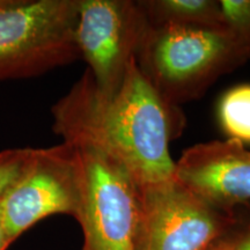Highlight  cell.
Returning <instances> with one entry per match:
<instances>
[{"label":"cell","instance_id":"6da1fadb","mask_svg":"<svg viewBox=\"0 0 250 250\" xmlns=\"http://www.w3.org/2000/svg\"><path fill=\"white\" fill-rule=\"evenodd\" d=\"M52 117L62 142L100 149L143 188L175 179L169 144L180 133L182 115L149 85L136 59L111 94L101 92L86 70L54 105Z\"/></svg>","mask_w":250,"mask_h":250},{"label":"cell","instance_id":"7a4b0ae2","mask_svg":"<svg viewBox=\"0 0 250 250\" xmlns=\"http://www.w3.org/2000/svg\"><path fill=\"white\" fill-rule=\"evenodd\" d=\"M248 62L228 30L149 26L137 66L169 104L198 99L224 74Z\"/></svg>","mask_w":250,"mask_h":250},{"label":"cell","instance_id":"3957f363","mask_svg":"<svg viewBox=\"0 0 250 250\" xmlns=\"http://www.w3.org/2000/svg\"><path fill=\"white\" fill-rule=\"evenodd\" d=\"M72 146L79 167L77 219L85 236L83 250H142L143 187L123 165L100 149Z\"/></svg>","mask_w":250,"mask_h":250},{"label":"cell","instance_id":"277c9868","mask_svg":"<svg viewBox=\"0 0 250 250\" xmlns=\"http://www.w3.org/2000/svg\"><path fill=\"white\" fill-rule=\"evenodd\" d=\"M79 0L0 1V81L45 73L80 58Z\"/></svg>","mask_w":250,"mask_h":250},{"label":"cell","instance_id":"5b68a950","mask_svg":"<svg viewBox=\"0 0 250 250\" xmlns=\"http://www.w3.org/2000/svg\"><path fill=\"white\" fill-rule=\"evenodd\" d=\"M79 203V167L73 146L62 142L49 148H28L20 174L0 196V223L8 245L50 215L78 218Z\"/></svg>","mask_w":250,"mask_h":250},{"label":"cell","instance_id":"8992f818","mask_svg":"<svg viewBox=\"0 0 250 250\" xmlns=\"http://www.w3.org/2000/svg\"><path fill=\"white\" fill-rule=\"evenodd\" d=\"M148 28L139 0H79L77 45L101 92L120 88Z\"/></svg>","mask_w":250,"mask_h":250},{"label":"cell","instance_id":"52a82bcc","mask_svg":"<svg viewBox=\"0 0 250 250\" xmlns=\"http://www.w3.org/2000/svg\"><path fill=\"white\" fill-rule=\"evenodd\" d=\"M143 190L142 250H210L232 221L175 179Z\"/></svg>","mask_w":250,"mask_h":250},{"label":"cell","instance_id":"ba28073f","mask_svg":"<svg viewBox=\"0 0 250 250\" xmlns=\"http://www.w3.org/2000/svg\"><path fill=\"white\" fill-rule=\"evenodd\" d=\"M175 180L224 211L250 203V151L234 139L191 146L175 161Z\"/></svg>","mask_w":250,"mask_h":250},{"label":"cell","instance_id":"9c48e42d","mask_svg":"<svg viewBox=\"0 0 250 250\" xmlns=\"http://www.w3.org/2000/svg\"><path fill=\"white\" fill-rule=\"evenodd\" d=\"M149 26L227 30L218 0H139Z\"/></svg>","mask_w":250,"mask_h":250},{"label":"cell","instance_id":"30bf717a","mask_svg":"<svg viewBox=\"0 0 250 250\" xmlns=\"http://www.w3.org/2000/svg\"><path fill=\"white\" fill-rule=\"evenodd\" d=\"M218 116L228 139L250 144V85L227 90L219 103Z\"/></svg>","mask_w":250,"mask_h":250},{"label":"cell","instance_id":"8fae6325","mask_svg":"<svg viewBox=\"0 0 250 250\" xmlns=\"http://www.w3.org/2000/svg\"><path fill=\"white\" fill-rule=\"evenodd\" d=\"M227 30L250 61V0H220Z\"/></svg>","mask_w":250,"mask_h":250},{"label":"cell","instance_id":"7c38bea8","mask_svg":"<svg viewBox=\"0 0 250 250\" xmlns=\"http://www.w3.org/2000/svg\"><path fill=\"white\" fill-rule=\"evenodd\" d=\"M27 153L28 148L8 149L0 153V196L20 174Z\"/></svg>","mask_w":250,"mask_h":250},{"label":"cell","instance_id":"4fadbf2b","mask_svg":"<svg viewBox=\"0 0 250 250\" xmlns=\"http://www.w3.org/2000/svg\"><path fill=\"white\" fill-rule=\"evenodd\" d=\"M224 250H250V223L228 239L219 240Z\"/></svg>","mask_w":250,"mask_h":250},{"label":"cell","instance_id":"5bb4252c","mask_svg":"<svg viewBox=\"0 0 250 250\" xmlns=\"http://www.w3.org/2000/svg\"><path fill=\"white\" fill-rule=\"evenodd\" d=\"M8 246L9 245H8L7 240H6V236H5L4 229H2L1 223H0V250H5Z\"/></svg>","mask_w":250,"mask_h":250},{"label":"cell","instance_id":"9a60e30c","mask_svg":"<svg viewBox=\"0 0 250 250\" xmlns=\"http://www.w3.org/2000/svg\"><path fill=\"white\" fill-rule=\"evenodd\" d=\"M210 250H224V248H223V246H221L220 241H217L213 246L211 247Z\"/></svg>","mask_w":250,"mask_h":250},{"label":"cell","instance_id":"2e32d148","mask_svg":"<svg viewBox=\"0 0 250 250\" xmlns=\"http://www.w3.org/2000/svg\"><path fill=\"white\" fill-rule=\"evenodd\" d=\"M0 1H1V0H0Z\"/></svg>","mask_w":250,"mask_h":250}]
</instances>
